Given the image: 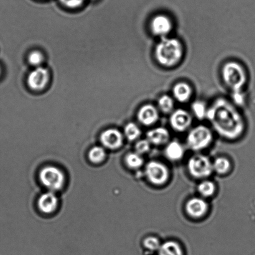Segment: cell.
Returning <instances> with one entry per match:
<instances>
[{
	"label": "cell",
	"instance_id": "6da1fadb",
	"mask_svg": "<svg viewBox=\"0 0 255 255\" xmlns=\"http://www.w3.org/2000/svg\"><path fill=\"white\" fill-rule=\"evenodd\" d=\"M206 118L220 136L229 140L239 138L246 128L243 117L236 107L222 98L216 100L208 109Z\"/></svg>",
	"mask_w": 255,
	"mask_h": 255
},
{
	"label": "cell",
	"instance_id": "7a4b0ae2",
	"mask_svg": "<svg viewBox=\"0 0 255 255\" xmlns=\"http://www.w3.org/2000/svg\"><path fill=\"white\" fill-rule=\"evenodd\" d=\"M184 54L183 46L178 39L163 37L157 44L154 55L162 66L172 67L181 62Z\"/></svg>",
	"mask_w": 255,
	"mask_h": 255
},
{
	"label": "cell",
	"instance_id": "3957f363",
	"mask_svg": "<svg viewBox=\"0 0 255 255\" xmlns=\"http://www.w3.org/2000/svg\"><path fill=\"white\" fill-rule=\"evenodd\" d=\"M225 84L232 92L241 91L246 84L247 74L244 67L236 62H229L222 67Z\"/></svg>",
	"mask_w": 255,
	"mask_h": 255
},
{
	"label": "cell",
	"instance_id": "277c9868",
	"mask_svg": "<svg viewBox=\"0 0 255 255\" xmlns=\"http://www.w3.org/2000/svg\"><path fill=\"white\" fill-rule=\"evenodd\" d=\"M213 134L208 127L199 126L194 128L187 134V146L192 151H200L206 149L212 143Z\"/></svg>",
	"mask_w": 255,
	"mask_h": 255
},
{
	"label": "cell",
	"instance_id": "5b68a950",
	"mask_svg": "<svg viewBox=\"0 0 255 255\" xmlns=\"http://www.w3.org/2000/svg\"><path fill=\"white\" fill-rule=\"evenodd\" d=\"M187 167L189 173L195 179H206L214 171L213 164L211 160L201 154H195L190 157Z\"/></svg>",
	"mask_w": 255,
	"mask_h": 255
},
{
	"label": "cell",
	"instance_id": "8992f818",
	"mask_svg": "<svg viewBox=\"0 0 255 255\" xmlns=\"http://www.w3.org/2000/svg\"><path fill=\"white\" fill-rule=\"evenodd\" d=\"M145 176L147 181L154 186H163L169 181L170 172L168 167L161 162L151 161L145 166Z\"/></svg>",
	"mask_w": 255,
	"mask_h": 255
},
{
	"label": "cell",
	"instance_id": "52a82bcc",
	"mask_svg": "<svg viewBox=\"0 0 255 255\" xmlns=\"http://www.w3.org/2000/svg\"><path fill=\"white\" fill-rule=\"evenodd\" d=\"M41 183L51 191H59L64 187L66 178L61 169L48 166L41 169L39 173Z\"/></svg>",
	"mask_w": 255,
	"mask_h": 255
},
{
	"label": "cell",
	"instance_id": "ba28073f",
	"mask_svg": "<svg viewBox=\"0 0 255 255\" xmlns=\"http://www.w3.org/2000/svg\"><path fill=\"white\" fill-rule=\"evenodd\" d=\"M192 122L191 115L183 109H177L172 112L169 119L172 128L177 132L186 131L191 127Z\"/></svg>",
	"mask_w": 255,
	"mask_h": 255
},
{
	"label": "cell",
	"instance_id": "9c48e42d",
	"mask_svg": "<svg viewBox=\"0 0 255 255\" xmlns=\"http://www.w3.org/2000/svg\"><path fill=\"white\" fill-rule=\"evenodd\" d=\"M185 209L191 218L198 219L206 216L209 211V205L201 197H192L187 201Z\"/></svg>",
	"mask_w": 255,
	"mask_h": 255
},
{
	"label": "cell",
	"instance_id": "30bf717a",
	"mask_svg": "<svg viewBox=\"0 0 255 255\" xmlns=\"http://www.w3.org/2000/svg\"><path fill=\"white\" fill-rule=\"evenodd\" d=\"M171 20L164 14H159L152 19L150 29L154 36L166 37L172 31Z\"/></svg>",
	"mask_w": 255,
	"mask_h": 255
},
{
	"label": "cell",
	"instance_id": "8fae6325",
	"mask_svg": "<svg viewBox=\"0 0 255 255\" xmlns=\"http://www.w3.org/2000/svg\"><path fill=\"white\" fill-rule=\"evenodd\" d=\"M49 81V72L43 67H37L27 77V84L30 88L41 91L46 86Z\"/></svg>",
	"mask_w": 255,
	"mask_h": 255
},
{
	"label": "cell",
	"instance_id": "7c38bea8",
	"mask_svg": "<svg viewBox=\"0 0 255 255\" xmlns=\"http://www.w3.org/2000/svg\"><path fill=\"white\" fill-rule=\"evenodd\" d=\"M137 120L142 126L149 127L156 123L159 115L158 110L151 104H146L139 109L137 115Z\"/></svg>",
	"mask_w": 255,
	"mask_h": 255
},
{
	"label": "cell",
	"instance_id": "4fadbf2b",
	"mask_svg": "<svg viewBox=\"0 0 255 255\" xmlns=\"http://www.w3.org/2000/svg\"><path fill=\"white\" fill-rule=\"evenodd\" d=\"M101 140L105 147L109 149H116L123 144L124 135L118 129H109L102 132Z\"/></svg>",
	"mask_w": 255,
	"mask_h": 255
},
{
	"label": "cell",
	"instance_id": "5bb4252c",
	"mask_svg": "<svg viewBox=\"0 0 255 255\" xmlns=\"http://www.w3.org/2000/svg\"><path fill=\"white\" fill-rule=\"evenodd\" d=\"M146 139L151 144L161 146L169 142L170 134L168 130L163 127H157L147 132Z\"/></svg>",
	"mask_w": 255,
	"mask_h": 255
},
{
	"label": "cell",
	"instance_id": "9a60e30c",
	"mask_svg": "<svg viewBox=\"0 0 255 255\" xmlns=\"http://www.w3.org/2000/svg\"><path fill=\"white\" fill-rule=\"evenodd\" d=\"M58 202V199L53 192H47L39 197L38 207L43 213L51 214L56 211Z\"/></svg>",
	"mask_w": 255,
	"mask_h": 255
},
{
	"label": "cell",
	"instance_id": "2e32d148",
	"mask_svg": "<svg viewBox=\"0 0 255 255\" xmlns=\"http://www.w3.org/2000/svg\"><path fill=\"white\" fill-rule=\"evenodd\" d=\"M184 153L183 145L177 141L169 142L165 147V156L171 161H177L182 159Z\"/></svg>",
	"mask_w": 255,
	"mask_h": 255
},
{
	"label": "cell",
	"instance_id": "e0dca14e",
	"mask_svg": "<svg viewBox=\"0 0 255 255\" xmlns=\"http://www.w3.org/2000/svg\"><path fill=\"white\" fill-rule=\"evenodd\" d=\"M172 94L176 101L181 103H185L191 99L192 91L191 86L188 84L185 83V82H179L174 86L173 89H172Z\"/></svg>",
	"mask_w": 255,
	"mask_h": 255
},
{
	"label": "cell",
	"instance_id": "ac0fdd59",
	"mask_svg": "<svg viewBox=\"0 0 255 255\" xmlns=\"http://www.w3.org/2000/svg\"><path fill=\"white\" fill-rule=\"evenodd\" d=\"M159 255H184L183 250L176 242L169 241L161 245Z\"/></svg>",
	"mask_w": 255,
	"mask_h": 255
},
{
	"label": "cell",
	"instance_id": "d6986e66",
	"mask_svg": "<svg viewBox=\"0 0 255 255\" xmlns=\"http://www.w3.org/2000/svg\"><path fill=\"white\" fill-rule=\"evenodd\" d=\"M212 164H213L214 171L219 175L226 174L231 171V161L226 157H217L214 162H212Z\"/></svg>",
	"mask_w": 255,
	"mask_h": 255
},
{
	"label": "cell",
	"instance_id": "ffe728a7",
	"mask_svg": "<svg viewBox=\"0 0 255 255\" xmlns=\"http://www.w3.org/2000/svg\"><path fill=\"white\" fill-rule=\"evenodd\" d=\"M197 191L202 197L207 198L213 196L216 191V186L213 182L204 179L197 186Z\"/></svg>",
	"mask_w": 255,
	"mask_h": 255
},
{
	"label": "cell",
	"instance_id": "44dd1931",
	"mask_svg": "<svg viewBox=\"0 0 255 255\" xmlns=\"http://www.w3.org/2000/svg\"><path fill=\"white\" fill-rule=\"evenodd\" d=\"M125 161L127 166L132 169H139L144 164V159L142 158V155L137 153L136 152H129L128 154Z\"/></svg>",
	"mask_w": 255,
	"mask_h": 255
},
{
	"label": "cell",
	"instance_id": "7402d4cb",
	"mask_svg": "<svg viewBox=\"0 0 255 255\" xmlns=\"http://www.w3.org/2000/svg\"><path fill=\"white\" fill-rule=\"evenodd\" d=\"M157 105H158L159 111L163 114H171L174 111V100L167 95H164L160 97L157 102Z\"/></svg>",
	"mask_w": 255,
	"mask_h": 255
},
{
	"label": "cell",
	"instance_id": "603a6c76",
	"mask_svg": "<svg viewBox=\"0 0 255 255\" xmlns=\"http://www.w3.org/2000/svg\"><path fill=\"white\" fill-rule=\"evenodd\" d=\"M125 136L129 141H135L141 136V131L139 127L134 123L128 124L125 127Z\"/></svg>",
	"mask_w": 255,
	"mask_h": 255
},
{
	"label": "cell",
	"instance_id": "cb8c5ba5",
	"mask_svg": "<svg viewBox=\"0 0 255 255\" xmlns=\"http://www.w3.org/2000/svg\"><path fill=\"white\" fill-rule=\"evenodd\" d=\"M89 157L91 161L94 162V163H100L106 158V152L103 147L96 146L91 149Z\"/></svg>",
	"mask_w": 255,
	"mask_h": 255
},
{
	"label": "cell",
	"instance_id": "d4e9b609",
	"mask_svg": "<svg viewBox=\"0 0 255 255\" xmlns=\"http://www.w3.org/2000/svg\"><path fill=\"white\" fill-rule=\"evenodd\" d=\"M207 111L208 109L203 102L196 101L192 105V111L196 118L199 120L206 118Z\"/></svg>",
	"mask_w": 255,
	"mask_h": 255
},
{
	"label": "cell",
	"instance_id": "484cf974",
	"mask_svg": "<svg viewBox=\"0 0 255 255\" xmlns=\"http://www.w3.org/2000/svg\"><path fill=\"white\" fill-rule=\"evenodd\" d=\"M161 245L159 239L153 236L147 237L143 241L145 249L151 252H158Z\"/></svg>",
	"mask_w": 255,
	"mask_h": 255
},
{
	"label": "cell",
	"instance_id": "4316f807",
	"mask_svg": "<svg viewBox=\"0 0 255 255\" xmlns=\"http://www.w3.org/2000/svg\"><path fill=\"white\" fill-rule=\"evenodd\" d=\"M151 145L147 139H140L135 144V152L141 155L147 153L151 149Z\"/></svg>",
	"mask_w": 255,
	"mask_h": 255
},
{
	"label": "cell",
	"instance_id": "83f0119b",
	"mask_svg": "<svg viewBox=\"0 0 255 255\" xmlns=\"http://www.w3.org/2000/svg\"><path fill=\"white\" fill-rule=\"evenodd\" d=\"M29 62L32 66H39L44 61V57L41 52L37 51L32 52L28 57Z\"/></svg>",
	"mask_w": 255,
	"mask_h": 255
},
{
	"label": "cell",
	"instance_id": "f1b7e54d",
	"mask_svg": "<svg viewBox=\"0 0 255 255\" xmlns=\"http://www.w3.org/2000/svg\"><path fill=\"white\" fill-rule=\"evenodd\" d=\"M84 1L85 0H61L62 4L71 8H76L81 6Z\"/></svg>",
	"mask_w": 255,
	"mask_h": 255
},
{
	"label": "cell",
	"instance_id": "f546056e",
	"mask_svg": "<svg viewBox=\"0 0 255 255\" xmlns=\"http://www.w3.org/2000/svg\"><path fill=\"white\" fill-rule=\"evenodd\" d=\"M232 99H233L235 104L238 106H242L244 104L245 96L242 91L233 92Z\"/></svg>",
	"mask_w": 255,
	"mask_h": 255
},
{
	"label": "cell",
	"instance_id": "4dcf8cb0",
	"mask_svg": "<svg viewBox=\"0 0 255 255\" xmlns=\"http://www.w3.org/2000/svg\"><path fill=\"white\" fill-rule=\"evenodd\" d=\"M0 74H1V69H0Z\"/></svg>",
	"mask_w": 255,
	"mask_h": 255
}]
</instances>
